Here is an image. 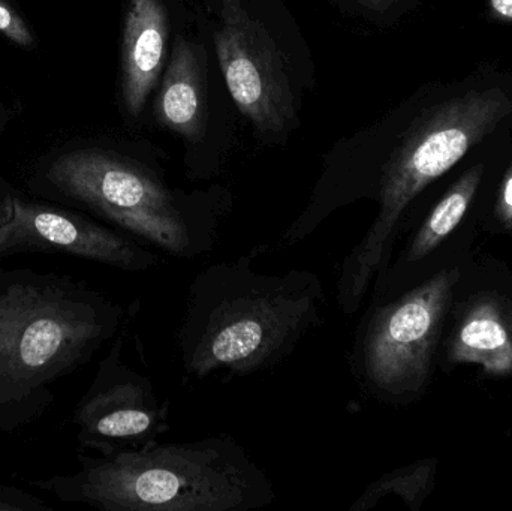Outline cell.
Instances as JSON below:
<instances>
[{
	"label": "cell",
	"mask_w": 512,
	"mask_h": 511,
	"mask_svg": "<svg viewBox=\"0 0 512 511\" xmlns=\"http://www.w3.org/2000/svg\"><path fill=\"white\" fill-rule=\"evenodd\" d=\"M358 2L363 3L367 8L375 9V11H385L393 3H396L397 0H358Z\"/></svg>",
	"instance_id": "cell-20"
},
{
	"label": "cell",
	"mask_w": 512,
	"mask_h": 511,
	"mask_svg": "<svg viewBox=\"0 0 512 511\" xmlns=\"http://www.w3.org/2000/svg\"><path fill=\"white\" fill-rule=\"evenodd\" d=\"M155 113L159 123L171 131L197 141L204 126L203 68L197 48L186 39L174 44L156 99Z\"/></svg>",
	"instance_id": "cell-11"
},
{
	"label": "cell",
	"mask_w": 512,
	"mask_h": 511,
	"mask_svg": "<svg viewBox=\"0 0 512 511\" xmlns=\"http://www.w3.org/2000/svg\"><path fill=\"white\" fill-rule=\"evenodd\" d=\"M167 11L161 0H131L123 33V101L138 116L164 66Z\"/></svg>",
	"instance_id": "cell-10"
},
{
	"label": "cell",
	"mask_w": 512,
	"mask_h": 511,
	"mask_svg": "<svg viewBox=\"0 0 512 511\" xmlns=\"http://www.w3.org/2000/svg\"><path fill=\"white\" fill-rule=\"evenodd\" d=\"M267 243L204 267L188 288L176 342L195 381L233 380L270 371L324 323L325 290L315 272L262 273Z\"/></svg>",
	"instance_id": "cell-1"
},
{
	"label": "cell",
	"mask_w": 512,
	"mask_h": 511,
	"mask_svg": "<svg viewBox=\"0 0 512 511\" xmlns=\"http://www.w3.org/2000/svg\"><path fill=\"white\" fill-rule=\"evenodd\" d=\"M459 279V270H441L402 293L370 299L348 353L361 392L400 404L424 389Z\"/></svg>",
	"instance_id": "cell-6"
},
{
	"label": "cell",
	"mask_w": 512,
	"mask_h": 511,
	"mask_svg": "<svg viewBox=\"0 0 512 511\" xmlns=\"http://www.w3.org/2000/svg\"><path fill=\"white\" fill-rule=\"evenodd\" d=\"M493 11L505 20H512V0H490Z\"/></svg>",
	"instance_id": "cell-19"
},
{
	"label": "cell",
	"mask_w": 512,
	"mask_h": 511,
	"mask_svg": "<svg viewBox=\"0 0 512 511\" xmlns=\"http://www.w3.org/2000/svg\"><path fill=\"white\" fill-rule=\"evenodd\" d=\"M78 462L75 473L35 485L65 503L104 511H252L277 498L268 474L230 434L83 452Z\"/></svg>",
	"instance_id": "cell-2"
},
{
	"label": "cell",
	"mask_w": 512,
	"mask_h": 511,
	"mask_svg": "<svg viewBox=\"0 0 512 511\" xmlns=\"http://www.w3.org/2000/svg\"><path fill=\"white\" fill-rule=\"evenodd\" d=\"M44 183L69 206L182 261L215 251L228 213L221 195L176 191L149 165L98 149L63 153L48 165Z\"/></svg>",
	"instance_id": "cell-5"
},
{
	"label": "cell",
	"mask_w": 512,
	"mask_h": 511,
	"mask_svg": "<svg viewBox=\"0 0 512 511\" xmlns=\"http://www.w3.org/2000/svg\"><path fill=\"white\" fill-rule=\"evenodd\" d=\"M483 173V165H475L451 186L400 255L402 266L421 263L459 227L477 194Z\"/></svg>",
	"instance_id": "cell-13"
},
{
	"label": "cell",
	"mask_w": 512,
	"mask_h": 511,
	"mask_svg": "<svg viewBox=\"0 0 512 511\" xmlns=\"http://www.w3.org/2000/svg\"><path fill=\"white\" fill-rule=\"evenodd\" d=\"M448 354L451 362L474 363L489 374H512L510 320L496 303H478L457 327Z\"/></svg>",
	"instance_id": "cell-12"
},
{
	"label": "cell",
	"mask_w": 512,
	"mask_h": 511,
	"mask_svg": "<svg viewBox=\"0 0 512 511\" xmlns=\"http://www.w3.org/2000/svg\"><path fill=\"white\" fill-rule=\"evenodd\" d=\"M0 431L48 405V386L116 338L125 309L68 276L0 272Z\"/></svg>",
	"instance_id": "cell-3"
},
{
	"label": "cell",
	"mask_w": 512,
	"mask_h": 511,
	"mask_svg": "<svg viewBox=\"0 0 512 511\" xmlns=\"http://www.w3.org/2000/svg\"><path fill=\"white\" fill-rule=\"evenodd\" d=\"M51 507L23 489L0 486V511H45Z\"/></svg>",
	"instance_id": "cell-16"
},
{
	"label": "cell",
	"mask_w": 512,
	"mask_h": 511,
	"mask_svg": "<svg viewBox=\"0 0 512 511\" xmlns=\"http://www.w3.org/2000/svg\"><path fill=\"white\" fill-rule=\"evenodd\" d=\"M510 108L501 89L471 90L432 108L409 129L376 180L375 221L340 264L336 300L343 314H357L373 282L388 269L412 201L490 134Z\"/></svg>",
	"instance_id": "cell-4"
},
{
	"label": "cell",
	"mask_w": 512,
	"mask_h": 511,
	"mask_svg": "<svg viewBox=\"0 0 512 511\" xmlns=\"http://www.w3.org/2000/svg\"><path fill=\"white\" fill-rule=\"evenodd\" d=\"M215 47L228 90L243 116L262 134H279L294 117L282 56L268 30L243 0H219Z\"/></svg>",
	"instance_id": "cell-8"
},
{
	"label": "cell",
	"mask_w": 512,
	"mask_h": 511,
	"mask_svg": "<svg viewBox=\"0 0 512 511\" xmlns=\"http://www.w3.org/2000/svg\"><path fill=\"white\" fill-rule=\"evenodd\" d=\"M496 215L502 224L512 227V167L502 185L501 194L496 203Z\"/></svg>",
	"instance_id": "cell-17"
},
{
	"label": "cell",
	"mask_w": 512,
	"mask_h": 511,
	"mask_svg": "<svg viewBox=\"0 0 512 511\" xmlns=\"http://www.w3.org/2000/svg\"><path fill=\"white\" fill-rule=\"evenodd\" d=\"M29 252H60L131 273H146L161 263L158 252L117 228L15 195L11 218L0 230V258Z\"/></svg>",
	"instance_id": "cell-9"
},
{
	"label": "cell",
	"mask_w": 512,
	"mask_h": 511,
	"mask_svg": "<svg viewBox=\"0 0 512 511\" xmlns=\"http://www.w3.org/2000/svg\"><path fill=\"white\" fill-rule=\"evenodd\" d=\"M14 197L11 192H2L0 194V230L8 224L12 215V207H14Z\"/></svg>",
	"instance_id": "cell-18"
},
{
	"label": "cell",
	"mask_w": 512,
	"mask_h": 511,
	"mask_svg": "<svg viewBox=\"0 0 512 511\" xmlns=\"http://www.w3.org/2000/svg\"><path fill=\"white\" fill-rule=\"evenodd\" d=\"M125 332L117 333L75 408L72 423L84 452L141 449L170 431V404L159 399L149 377L123 360Z\"/></svg>",
	"instance_id": "cell-7"
},
{
	"label": "cell",
	"mask_w": 512,
	"mask_h": 511,
	"mask_svg": "<svg viewBox=\"0 0 512 511\" xmlns=\"http://www.w3.org/2000/svg\"><path fill=\"white\" fill-rule=\"evenodd\" d=\"M0 314H2V297H0Z\"/></svg>",
	"instance_id": "cell-21"
},
{
	"label": "cell",
	"mask_w": 512,
	"mask_h": 511,
	"mask_svg": "<svg viewBox=\"0 0 512 511\" xmlns=\"http://www.w3.org/2000/svg\"><path fill=\"white\" fill-rule=\"evenodd\" d=\"M436 461L424 459L382 474L355 498L349 511H369L390 497H397L417 511L435 485Z\"/></svg>",
	"instance_id": "cell-14"
},
{
	"label": "cell",
	"mask_w": 512,
	"mask_h": 511,
	"mask_svg": "<svg viewBox=\"0 0 512 511\" xmlns=\"http://www.w3.org/2000/svg\"><path fill=\"white\" fill-rule=\"evenodd\" d=\"M0 32L21 47H30L33 44V36L26 23L3 0H0Z\"/></svg>",
	"instance_id": "cell-15"
}]
</instances>
